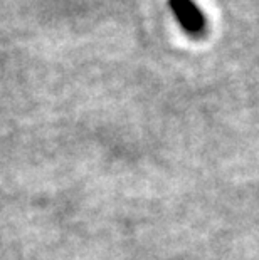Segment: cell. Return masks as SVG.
<instances>
[{
    "label": "cell",
    "mask_w": 259,
    "mask_h": 260,
    "mask_svg": "<svg viewBox=\"0 0 259 260\" xmlns=\"http://www.w3.org/2000/svg\"><path fill=\"white\" fill-rule=\"evenodd\" d=\"M168 7L185 34L194 39L206 36L207 17L194 0H168Z\"/></svg>",
    "instance_id": "cell-1"
}]
</instances>
